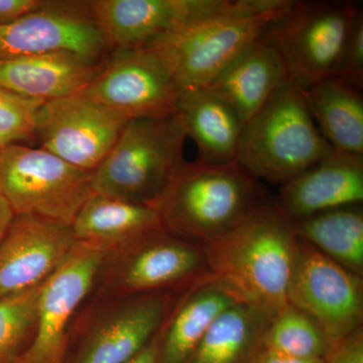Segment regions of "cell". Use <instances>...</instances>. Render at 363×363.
<instances>
[{"mask_svg": "<svg viewBox=\"0 0 363 363\" xmlns=\"http://www.w3.org/2000/svg\"><path fill=\"white\" fill-rule=\"evenodd\" d=\"M333 150L289 80L243 125L236 162L257 181L281 186Z\"/></svg>", "mask_w": 363, "mask_h": 363, "instance_id": "3", "label": "cell"}, {"mask_svg": "<svg viewBox=\"0 0 363 363\" xmlns=\"http://www.w3.org/2000/svg\"><path fill=\"white\" fill-rule=\"evenodd\" d=\"M276 311L234 303L215 319L188 363H252Z\"/></svg>", "mask_w": 363, "mask_h": 363, "instance_id": "23", "label": "cell"}, {"mask_svg": "<svg viewBox=\"0 0 363 363\" xmlns=\"http://www.w3.org/2000/svg\"><path fill=\"white\" fill-rule=\"evenodd\" d=\"M183 293L90 295L69 329L64 363L130 362L156 337Z\"/></svg>", "mask_w": 363, "mask_h": 363, "instance_id": "6", "label": "cell"}, {"mask_svg": "<svg viewBox=\"0 0 363 363\" xmlns=\"http://www.w3.org/2000/svg\"><path fill=\"white\" fill-rule=\"evenodd\" d=\"M40 286L0 298V363H18L30 347L37 325Z\"/></svg>", "mask_w": 363, "mask_h": 363, "instance_id": "27", "label": "cell"}, {"mask_svg": "<svg viewBox=\"0 0 363 363\" xmlns=\"http://www.w3.org/2000/svg\"><path fill=\"white\" fill-rule=\"evenodd\" d=\"M0 189L14 215H30L72 225L93 194L92 172L72 166L42 147L0 149Z\"/></svg>", "mask_w": 363, "mask_h": 363, "instance_id": "9", "label": "cell"}, {"mask_svg": "<svg viewBox=\"0 0 363 363\" xmlns=\"http://www.w3.org/2000/svg\"><path fill=\"white\" fill-rule=\"evenodd\" d=\"M292 224L298 238L363 277V203L325 210Z\"/></svg>", "mask_w": 363, "mask_h": 363, "instance_id": "25", "label": "cell"}, {"mask_svg": "<svg viewBox=\"0 0 363 363\" xmlns=\"http://www.w3.org/2000/svg\"><path fill=\"white\" fill-rule=\"evenodd\" d=\"M209 279L204 247L160 227L109 250L90 295L180 293Z\"/></svg>", "mask_w": 363, "mask_h": 363, "instance_id": "7", "label": "cell"}, {"mask_svg": "<svg viewBox=\"0 0 363 363\" xmlns=\"http://www.w3.org/2000/svg\"><path fill=\"white\" fill-rule=\"evenodd\" d=\"M333 77L357 89L363 88V7L358 4L344 42Z\"/></svg>", "mask_w": 363, "mask_h": 363, "instance_id": "29", "label": "cell"}, {"mask_svg": "<svg viewBox=\"0 0 363 363\" xmlns=\"http://www.w3.org/2000/svg\"><path fill=\"white\" fill-rule=\"evenodd\" d=\"M180 117L130 119L92 172L93 193L155 207L186 161Z\"/></svg>", "mask_w": 363, "mask_h": 363, "instance_id": "4", "label": "cell"}, {"mask_svg": "<svg viewBox=\"0 0 363 363\" xmlns=\"http://www.w3.org/2000/svg\"><path fill=\"white\" fill-rule=\"evenodd\" d=\"M358 4L290 0L260 38L278 52L291 82L304 90L333 77Z\"/></svg>", "mask_w": 363, "mask_h": 363, "instance_id": "8", "label": "cell"}, {"mask_svg": "<svg viewBox=\"0 0 363 363\" xmlns=\"http://www.w3.org/2000/svg\"><path fill=\"white\" fill-rule=\"evenodd\" d=\"M290 0H240L233 11L205 18L164 35L154 48L167 62L179 90L206 87L248 45Z\"/></svg>", "mask_w": 363, "mask_h": 363, "instance_id": "5", "label": "cell"}, {"mask_svg": "<svg viewBox=\"0 0 363 363\" xmlns=\"http://www.w3.org/2000/svg\"><path fill=\"white\" fill-rule=\"evenodd\" d=\"M290 80L276 50L259 38L206 86L225 101L243 125Z\"/></svg>", "mask_w": 363, "mask_h": 363, "instance_id": "19", "label": "cell"}, {"mask_svg": "<svg viewBox=\"0 0 363 363\" xmlns=\"http://www.w3.org/2000/svg\"><path fill=\"white\" fill-rule=\"evenodd\" d=\"M302 93L313 121L332 149L363 157L362 91L329 77Z\"/></svg>", "mask_w": 363, "mask_h": 363, "instance_id": "22", "label": "cell"}, {"mask_svg": "<svg viewBox=\"0 0 363 363\" xmlns=\"http://www.w3.org/2000/svg\"><path fill=\"white\" fill-rule=\"evenodd\" d=\"M325 363H363V327L336 344Z\"/></svg>", "mask_w": 363, "mask_h": 363, "instance_id": "30", "label": "cell"}, {"mask_svg": "<svg viewBox=\"0 0 363 363\" xmlns=\"http://www.w3.org/2000/svg\"><path fill=\"white\" fill-rule=\"evenodd\" d=\"M71 227L77 241L109 250L162 225L155 207L93 193Z\"/></svg>", "mask_w": 363, "mask_h": 363, "instance_id": "24", "label": "cell"}, {"mask_svg": "<svg viewBox=\"0 0 363 363\" xmlns=\"http://www.w3.org/2000/svg\"><path fill=\"white\" fill-rule=\"evenodd\" d=\"M104 61L69 52L1 60L0 87L43 101L70 96L92 82Z\"/></svg>", "mask_w": 363, "mask_h": 363, "instance_id": "18", "label": "cell"}, {"mask_svg": "<svg viewBox=\"0 0 363 363\" xmlns=\"http://www.w3.org/2000/svg\"><path fill=\"white\" fill-rule=\"evenodd\" d=\"M107 252L101 245L78 241L40 286L35 336L18 363H64L69 329L92 293Z\"/></svg>", "mask_w": 363, "mask_h": 363, "instance_id": "12", "label": "cell"}, {"mask_svg": "<svg viewBox=\"0 0 363 363\" xmlns=\"http://www.w3.org/2000/svg\"><path fill=\"white\" fill-rule=\"evenodd\" d=\"M286 301L319 325L332 348L363 327V277L300 238L296 245Z\"/></svg>", "mask_w": 363, "mask_h": 363, "instance_id": "10", "label": "cell"}, {"mask_svg": "<svg viewBox=\"0 0 363 363\" xmlns=\"http://www.w3.org/2000/svg\"><path fill=\"white\" fill-rule=\"evenodd\" d=\"M264 348L294 357L325 359L332 346L311 317L288 304L272 318Z\"/></svg>", "mask_w": 363, "mask_h": 363, "instance_id": "26", "label": "cell"}, {"mask_svg": "<svg viewBox=\"0 0 363 363\" xmlns=\"http://www.w3.org/2000/svg\"><path fill=\"white\" fill-rule=\"evenodd\" d=\"M240 0H94L90 13L112 51L150 45L205 18L233 11Z\"/></svg>", "mask_w": 363, "mask_h": 363, "instance_id": "15", "label": "cell"}, {"mask_svg": "<svg viewBox=\"0 0 363 363\" xmlns=\"http://www.w3.org/2000/svg\"><path fill=\"white\" fill-rule=\"evenodd\" d=\"M81 92L128 121L173 116L180 94L168 64L150 47L113 50Z\"/></svg>", "mask_w": 363, "mask_h": 363, "instance_id": "11", "label": "cell"}, {"mask_svg": "<svg viewBox=\"0 0 363 363\" xmlns=\"http://www.w3.org/2000/svg\"><path fill=\"white\" fill-rule=\"evenodd\" d=\"M44 102L0 87V149L35 142L38 114Z\"/></svg>", "mask_w": 363, "mask_h": 363, "instance_id": "28", "label": "cell"}, {"mask_svg": "<svg viewBox=\"0 0 363 363\" xmlns=\"http://www.w3.org/2000/svg\"><path fill=\"white\" fill-rule=\"evenodd\" d=\"M234 303L211 279L182 294L160 331L157 363H188L215 319Z\"/></svg>", "mask_w": 363, "mask_h": 363, "instance_id": "21", "label": "cell"}, {"mask_svg": "<svg viewBox=\"0 0 363 363\" xmlns=\"http://www.w3.org/2000/svg\"><path fill=\"white\" fill-rule=\"evenodd\" d=\"M269 196L238 162H186L157 201L164 230L205 245L228 233Z\"/></svg>", "mask_w": 363, "mask_h": 363, "instance_id": "2", "label": "cell"}, {"mask_svg": "<svg viewBox=\"0 0 363 363\" xmlns=\"http://www.w3.org/2000/svg\"><path fill=\"white\" fill-rule=\"evenodd\" d=\"M128 119L82 92L48 100L38 114L35 142L72 166L93 172Z\"/></svg>", "mask_w": 363, "mask_h": 363, "instance_id": "13", "label": "cell"}, {"mask_svg": "<svg viewBox=\"0 0 363 363\" xmlns=\"http://www.w3.org/2000/svg\"><path fill=\"white\" fill-rule=\"evenodd\" d=\"M177 114L187 138L197 147L198 161L212 164L236 162L243 124L220 97L206 87L181 91Z\"/></svg>", "mask_w": 363, "mask_h": 363, "instance_id": "20", "label": "cell"}, {"mask_svg": "<svg viewBox=\"0 0 363 363\" xmlns=\"http://www.w3.org/2000/svg\"><path fill=\"white\" fill-rule=\"evenodd\" d=\"M45 0H0V25L44 6Z\"/></svg>", "mask_w": 363, "mask_h": 363, "instance_id": "31", "label": "cell"}, {"mask_svg": "<svg viewBox=\"0 0 363 363\" xmlns=\"http://www.w3.org/2000/svg\"><path fill=\"white\" fill-rule=\"evenodd\" d=\"M111 51L90 13L89 1H45L0 25V61L59 52L105 60Z\"/></svg>", "mask_w": 363, "mask_h": 363, "instance_id": "14", "label": "cell"}, {"mask_svg": "<svg viewBox=\"0 0 363 363\" xmlns=\"http://www.w3.org/2000/svg\"><path fill=\"white\" fill-rule=\"evenodd\" d=\"M159 350L160 332L157 334L156 337L152 339L140 352H138L135 357L131 358L130 362L126 363H157Z\"/></svg>", "mask_w": 363, "mask_h": 363, "instance_id": "33", "label": "cell"}, {"mask_svg": "<svg viewBox=\"0 0 363 363\" xmlns=\"http://www.w3.org/2000/svg\"><path fill=\"white\" fill-rule=\"evenodd\" d=\"M77 242L70 225L16 215L0 241V298L44 285Z\"/></svg>", "mask_w": 363, "mask_h": 363, "instance_id": "16", "label": "cell"}, {"mask_svg": "<svg viewBox=\"0 0 363 363\" xmlns=\"http://www.w3.org/2000/svg\"><path fill=\"white\" fill-rule=\"evenodd\" d=\"M252 363H325V359L294 357L262 348Z\"/></svg>", "mask_w": 363, "mask_h": 363, "instance_id": "32", "label": "cell"}, {"mask_svg": "<svg viewBox=\"0 0 363 363\" xmlns=\"http://www.w3.org/2000/svg\"><path fill=\"white\" fill-rule=\"evenodd\" d=\"M297 240L292 221L274 198H267L228 233L203 245L210 279L236 303L279 311L288 305Z\"/></svg>", "mask_w": 363, "mask_h": 363, "instance_id": "1", "label": "cell"}, {"mask_svg": "<svg viewBox=\"0 0 363 363\" xmlns=\"http://www.w3.org/2000/svg\"><path fill=\"white\" fill-rule=\"evenodd\" d=\"M291 221L325 210L363 203V157L334 150L279 186L274 198Z\"/></svg>", "mask_w": 363, "mask_h": 363, "instance_id": "17", "label": "cell"}, {"mask_svg": "<svg viewBox=\"0 0 363 363\" xmlns=\"http://www.w3.org/2000/svg\"><path fill=\"white\" fill-rule=\"evenodd\" d=\"M14 216L16 215H14L11 205L7 202L6 198L4 197V193L0 189V241L6 235L7 229L11 226Z\"/></svg>", "mask_w": 363, "mask_h": 363, "instance_id": "34", "label": "cell"}]
</instances>
